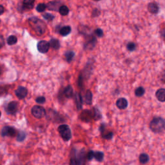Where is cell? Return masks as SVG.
Listing matches in <instances>:
<instances>
[{"mask_svg":"<svg viewBox=\"0 0 165 165\" xmlns=\"http://www.w3.org/2000/svg\"><path fill=\"white\" fill-rule=\"evenodd\" d=\"M60 5V3L58 1H51L47 3L46 7L47 9L52 11H56V10H59V7L61 6Z\"/></svg>","mask_w":165,"mask_h":165,"instance_id":"9a60e30c","label":"cell"},{"mask_svg":"<svg viewBox=\"0 0 165 165\" xmlns=\"http://www.w3.org/2000/svg\"><path fill=\"white\" fill-rule=\"evenodd\" d=\"M18 131L15 128L6 126L2 128L1 130V135L3 137L6 136H10V137H14L17 134Z\"/></svg>","mask_w":165,"mask_h":165,"instance_id":"52a82bcc","label":"cell"},{"mask_svg":"<svg viewBox=\"0 0 165 165\" xmlns=\"http://www.w3.org/2000/svg\"><path fill=\"white\" fill-rule=\"evenodd\" d=\"M59 12L61 15H67L69 13V9L66 5H61L59 9Z\"/></svg>","mask_w":165,"mask_h":165,"instance_id":"cb8c5ba5","label":"cell"},{"mask_svg":"<svg viewBox=\"0 0 165 165\" xmlns=\"http://www.w3.org/2000/svg\"><path fill=\"white\" fill-rule=\"evenodd\" d=\"M0 23H1V20H0Z\"/></svg>","mask_w":165,"mask_h":165,"instance_id":"f6af8a7d","label":"cell"},{"mask_svg":"<svg viewBox=\"0 0 165 165\" xmlns=\"http://www.w3.org/2000/svg\"><path fill=\"white\" fill-rule=\"evenodd\" d=\"M71 158H73L74 160L76 161L78 165H85V150L84 148L81 149L77 154L75 153L76 151L72 152Z\"/></svg>","mask_w":165,"mask_h":165,"instance_id":"5b68a950","label":"cell"},{"mask_svg":"<svg viewBox=\"0 0 165 165\" xmlns=\"http://www.w3.org/2000/svg\"><path fill=\"white\" fill-rule=\"evenodd\" d=\"M28 23L36 34L41 36L45 32L46 26L45 23L38 18L32 17L28 19Z\"/></svg>","mask_w":165,"mask_h":165,"instance_id":"6da1fadb","label":"cell"},{"mask_svg":"<svg viewBox=\"0 0 165 165\" xmlns=\"http://www.w3.org/2000/svg\"><path fill=\"white\" fill-rule=\"evenodd\" d=\"M74 96V100L75 104H76L77 108L78 110H80L82 108V104H83V100L81 96V94L78 93H75Z\"/></svg>","mask_w":165,"mask_h":165,"instance_id":"2e32d148","label":"cell"},{"mask_svg":"<svg viewBox=\"0 0 165 165\" xmlns=\"http://www.w3.org/2000/svg\"><path fill=\"white\" fill-rule=\"evenodd\" d=\"M157 99L161 102H165V88H160L156 92Z\"/></svg>","mask_w":165,"mask_h":165,"instance_id":"e0dca14e","label":"cell"},{"mask_svg":"<svg viewBox=\"0 0 165 165\" xmlns=\"http://www.w3.org/2000/svg\"><path fill=\"white\" fill-rule=\"evenodd\" d=\"M1 112L0 111V117H1Z\"/></svg>","mask_w":165,"mask_h":165,"instance_id":"ee69618b","label":"cell"},{"mask_svg":"<svg viewBox=\"0 0 165 165\" xmlns=\"http://www.w3.org/2000/svg\"><path fill=\"white\" fill-rule=\"evenodd\" d=\"M45 101H46V99L43 96L38 97V98H37L36 99V101L39 104H43L44 102H45Z\"/></svg>","mask_w":165,"mask_h":165,"instance_id":"e575fe53","label":"cell"},{"mask_svg":"<svg viewBox=\"0 0 165 165\" xmlns=\"http://www.w3.org/2000/svg\"><path fill=\"white\" fill-rule=\"evenodd\" d=\"M150 130L154 133H161L165 130V120L161 117H155L150 123Z\"/></svg>","mask_w":165,"mask_h":165,"instance_id":"7a4b0ae2","label":"cell"},{"mask_svg":"<svg viewBox=\"0 0 165 165\" xmlns=\"http://www.w3.org/2000/svg\"><path fill=\"white\" fill-rule=\"evenodd\" d=\"M128 101L127 99L123 98H119L116 101V106L117 108L120 110H123L126 108H127L128 106Z\"/></svg>","mask_w":165,"mask_h":165,"instance_id":"5bb4252c","label":"cell"},{"mask_svg":"<svg viewBox=\"0 0 165 165\" xmlns=\"http://www.w3.org/2000/svg\"><path fill=\"white\" fill-rule=\"evenodd\" d=\"M161 80L163 83H165V70H164V71L161 73Z\"/></svg>","mask_w":165,"mask_h":165,"instance_id":"f35d334b","label":"cell"},{"mask_svg":"<svg viewBox=\"0 0 165 165\" xmlns=\"http://www.w3.org/2000/svg\"><path fill=\"white\" fill-rule=\"evenodd\" d=\"M58 132L63 139L65 141H69L72 137L71 131L67 125H61L58 128Z\"/></svg>","mask_w":165,"mask_h":165,"instance_id":"277c9868","label":"cell"},{"mask_svg":"<svg viewBox=\"0 0 165 165\" xmlns=\"http://www.w3.org/2000/svg\"><path fill=\"white\" fill-rule=\"evenodd\" d=\"M35 0H23V4L25 5H28V6H34Z\"/></svg>","mask_w":165,"mask_h":165,"instance_id":"836d02e7","label":"cell"},{"mask_svg":"<svg viewBox=\"0 0 165 165\" xmlns=\"http://www.w3.org/2000/svg\"><path fill=\"white\" fill-rule=\"evenodd\" d=\"M74 56L75 53L73 51H67L66 53L65 54V59H66L68 63H70L72 61V60L74 58Z\"/></svg>","mask_w":165,"mask_h":165,"instance_id":"d4e9b609","label":"cell"},{"mask_svg":"<svg viewBox=\"0 0 165 165\" xmlns=\"http://www.w3.org/2000/svg\"><path fill=\"white\" fill-rule=\"evenodd\" d=\"M145 93V88L143 86H139L135 89V95L137 97H142Z\"/></svg>","mask_w":165,"mask_h":165,"instance_id":"4316f807","label":"cell"},{"mask_svg":"<svg viewBox=\"0 0 165 165\" xmlns=\"http://www.w3.org/2000/svg\"><path fill=\"white\" fill-rule=\"evenodd\" d=\"M100 132L101 133L102 137L106 139H110L113 137V133L112 132H107L105 131V127L104 124H102L100 126Z\"/></svg>","mask_w":165,"mask_h":165,"instance_id":"4fadbf2b","label":"cell"},{"mask_svg":"<svg viewBox=\"0 0 165 165\" xmlns=\"http://www.w3.org/2000/svg\"><path fill=\"white\" fill-rule=\"evenodd\" d=\"M161 34L162 36V37H163L164 40H165V29H163L161 30Z\"/></svg>","mask_w":165,"mask_h":165,"instance_id":"60d3db41","label":"cell"},{"mask_svg":"<svg viewBox=\"0 0 165 165\" xmlns=\"http://www.w3.org/2000/svg\"><path fill=\"white\" fill-rule=\"evenodd\" d=\"M50 46L52 47L54 50H58L60 48V43L58 40L55 38H52L49 42Z\"/></svg>","mask_w":165,"mask_h":165,"instance_id":"ffe728a7","label":"cell"},{"mask_svg":"<svg viewBox=\"0 0 165 165\" xmlns=\"http://www.w3.org/2000/svg\"><path fill=\"white\" fill-rule=\"evenodd\" d=\"M85 103L87 104H91L92 101V93L90 90H86L85 96Z\"/></svg>","mask_w":165,"mask_h":165,"instance_id":"44dd1931","label":"cell"},{"mask_svg":"<svg viewBox=\"0 0 165 165\" xmlns=\"http://www.w3.org/2000/svg\"><path fill=\"white\" fill-rule=\"evenodd\" d=\"M31 112H32V116L37 119L43 118L46 115V111L43 107L38 105L34 106Z\"/></svg>","mask_w":165,"mask_h":165,"instance_id":"8992f818","label":"cell"},{"mask_svg":"<svg viewBox=\"0 0 165 165\" xmlns=\"http://www.w3.org/2000/svg\"><path fill=\"white\" fill-rule=\"evenodd\" d=\"M17 42H18V38H16V36H13V35L10 36L7 40V44L10 46L14 45V44H16Z\"/></svg>","mask_w":165,"mask_h":165,"instance_id":"603a6c76","label":"cell"},{"mask_svg":"<svg viewBox=\"0 0 165 165\" xmlns=\"http://www.w3.org/2000/svg\"><path fill=\"white\" fill-rule=\"evenodd\" d=\"M5 12V8L1 5H0V15L3 14Z\"/></svg>","mask_w":165,"mask_h":165,"instance_id":"ab89813d","label":"cell"},{"mask_svg":"<svg viewBox=\"0 0 165 165\" xmlns=\"http://www.w3.org/2000/svg\"><path fill=\"white\" fill-rule=\"evenodd\" d=\"M148 10L151 14H158L159 12V7L156 3L152 2L148 5Z\"/></svg>","mask_w":165,"mask_h":165,"instance_id":"7c38bea8","label":"cell"},{"mask_svg":"<svg viewBox=\"0 0 165 165\" xmlns=\"http://www.w3.org/2000/svg\"><path fill=\"white\" fill-rule=\"evenodd\" d=\"M5 110L8 114H14L18 112V103L16 101L10 102L7 104Z\"/></svg>","mask_w":165,"mask_h":165,"instance_id":"9c48e42d","label":"cell"},{"mask_svg":"<svg viewBox=\"0 0 165 165\" xmlns=\"http://www.w3.org/2000/svg\"><path fill=\"white\" fill-rule=\"evenodd\" d=\"M93 158H94V152L92 150L89 151V152L87 154V159L88 161H90Z\"/></svg>","mask_w":165,"mask_h":165,"instance_id":"8d00e7d4","label":"cell"},{"mask_svg":"<svg viewBox=\"0 0 165 165\" xmlns=\"http://www.w3.org/2000/svg\"><path fill=\"white\" fill-rule=\"evenodd\" d=\"M100 14H101L100 10H99V9H94L92 12V16L93 18L98 17V16H99V15H100Z\"/></svg>","mask_w":165,"mask_h":165,"instance_id":"d590c367","label":"cell"},{"mask_svg":"<svg viewBox=\"0 0 165 165\" xmlns=\"http://www.w3.org/2000/svg\"><path fill=\"white\" fill-rule=\"evenodd\" d=\"M94 34H95V35L97 36V37L98 38H101L103 37V31L101 28H96V29L94 30Z\"/></svg>","mask_w":165,"mask_h":165,"instance_id":"d6a6232c","label":"cell"},{"mask_svg":"<svg viewBox=\"0 0 165 165\" xmlns=\"http://www.w3.org/2000/svg\"><path fill=\"white\" fill-rule=\"evenodd\" d=\"M37 48L38 51L42 54H45L48 51L50 48V43L48 41L42 40L38 43Z\"/></svg>","mask_w":165,"mask_h":165,"instance_id":"ba28073f","label":"cell"},{"mask_svg":"<svg viewBox=\"0 0 165 165\" xmlns=\"http://www.w3.org/2000/svg\"><path fill=\"white\" fill-rule=\"evenodd\" d=\"M94 158L96 159V161L101 162L103 160L104 154L102 152H94Z\"/></svg>","mask_w":165,"mask_h":165,"instance_id":"484cf974","label":"cell"},{"mask_svg":"<svg viewBox=\"0 0 165 165\" xmlns=\"http://www.w3.org/2000/svg\"><path fill=\"white\" fill-rule=\"evenodd\" d=\"M43 17L44 18V19H45L47 21H50V22H51V21L53 20L54 19V16L52 14H49V13H44L43 14Z\"/></svg>","mask_w":165,"mask_h":165,"instance_id":"1f68e13d","label":"cell"},{"mask_svg":"<svg viewBox=\"0 0 165 165\" xmlns=\"http://www.w3.org/2000/svg\"><path fill=\"white\" fill-rule=\"evenodd\" d=\"M63 95L67 98H71L74 96V91H73V88L71 86L69 85L65 88L63 90Z\"/></svg>","mask_w":165,"mask_h":165,"instance_id":"ac0fdd59","label":"cell"},{"mask_svg":"<svg viewBox=\"0 0 165 165\" xmlns=\"http://www.w3.org/2000/svg\"><path fill=\"white\" fill-rule=\"evenodd\" d=\"M4 45H5L4 38L1 35H0V49H1L2 47H3Z\"/></svg>","mask_w":165,"mask_h":165,"instance_id":"74e56055","label":"cell"},{"mask_svg":"<svg viewBox=\"0 0 165 165\" xmlns=\"http://www.w3.org/2000/svg\"><path fill=\"white\" fill-rule=\"evenodd\" d=\"M93 1H100V0H93Z\"/></svg>","mask_w":165,"mask_h":165,"instance_id":"7bdbcfd3","label":"cell"},{"mask_svg":"<svg viewBox=\"0 0 165 165\" xmlns=\"http://www.w3.org/2000/svg\"><path fill=\"white\" fill-rule=\"evenodd\" d=\"M127 48L128 51L133 52L136 49V44L133 42H129L127 44Z\"/></svg>","mask_w":165,"mask_h":165,"instance_id":"f1b7e54d","label":"cell"},{"mask_svg":"<svg viewBox=\"0 0 165 165\" xmlns=\"http://www.w3.org/2000/svg\"><path fill=\"white\" fill-rule=\"evenodd\" d=\"M2 72H3V69H2V68H1V67L0 66V75H1V74H2Z\"/></svg>","mask_w":165,"mask_h":165,"instance_id":"b9f144b4","label":"cell"},{"mask_svg":"<svg viewBox=\"0 0 165 165\" xmlns=\"http://www.w3.org/2000/svg\"><path fill=\"white\" fill-rule=\"evenodd\" d=\"M47 9L46 5L44 3H40L36 7V10L39 12H43Z\"/></svg>","mask_w":165,"mask_h":165,"instance_id":"f546056e","label":"cell"},{"mask_svg":"<svg viewBox=\"0 0 165 165\" xmlns=\"http://www.w3.org/2000/svg\"><path fill=\"white\" fill-rule=\"evenodd\" d=\"M93 117V115L92 114V112L88 110H85L80 115V118L83 121L88 122L90 121Z\"/></svg>","mask_w":165,"mask_h":165,"instance_id":"8fae6325","label":"cell"},{"mask_svg":"<svg viewBox=\"0 0 165 165\" xmlns=\"http://www.w3.org/2000/svg\"><path fill=\"white\" fill-rule=\"evenodd\" d=\"M71 32V27L70 26H65L59 30V34L63 36H67Z\"/></svg>","mask_w":165,"mask_h":165,"instance_id":"d6986e66","label":"cell"},{"mask_svg":"<svg viewBox=\"0 0 165 165\" xmlns=\"http://www.w3.org/2000/svg\"><path fill=\"white\" fill-rule=\"evenodd\" d=\"M27 165H28V164H27Z\"/></svg>","mask_w":165,"mask_h":165,"instance_id":"bcb514c9","label":"cell"},{"mask_svg":"<svg viewBox=\"0 0 165 165\" xmlns=\"http://www.w3.org/2000/svg\"><path fill=\"white\" fill-rule=\"evenodd\" d=\"M101 114L100 112L98 109H97L96 108H94V114H93V117L95 120H98L101 118Z\"/></svg>","mask_w":165,"mask_h":165,"instance_id":"4dcf8cb0","label":"cell"},{"mask_svg":"<svg viewBox=\"0 0 165 165\" xmlns=\"http://www.w3.org/2000/svg\"><path fill=\"white\" fill-rule=\"evenodd\" d=\"M139 160L141 164H146L150 160L149 156L146 154H141L139 157Z\"/></svg>","mask_w":165,"mask_h":165,"instance_id":"7402d4cb","label":"cell"},{"mask_svg":"<svg viewBox=\"0 0 165 165\" xmlns=\"http://www.w3.org/2000/svg\"><path fill=\"white\" fill-rule=\"evenodd\" d=\"M15 96L20 99H23L27 97L28 94V90L24 86H20L15 91Z\"/></svg>","mask_w":165,"mask_h":165,"instance_id":"30bf717a","label":"cell"},{"mask_svg":"<svg viewBox=\"0 0 165 165\" xmlns=\"http://www.w3.org/2000/svg\"><path fill=\"white\" fill-rule=\"evenodd\" d=\"M85 35V41L84 43V49L86 51H91L94 48L97 43V38L92 34H86Z\"/></svg>","mask_w":165,"mask_h":165,"instance_id":"3957f363","label":"cell"},{"mask_svg":"<svg viewBox=\"0 0 165 165\" xmlns=\"http://www.w3.org/2000/svg\"><path fill=\"white\" fill-rule=\"evenodd\" d=\"M26 136H27L26 133L25 132H23V131H21V132L18 133L16 139L18 141H19V142H22V141L25 140Z\"/></svg>","mask_w":165,"mask_h":165,"instance_id":"83f0119b","label":"cell"}]
</instances>
